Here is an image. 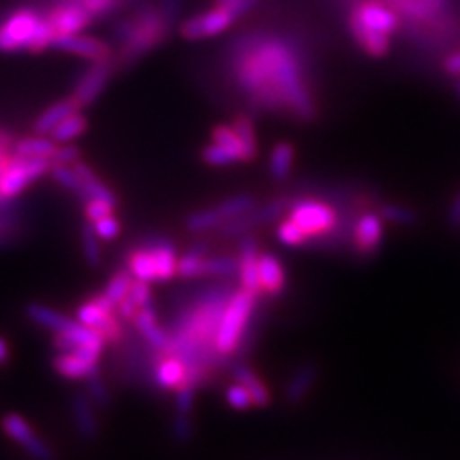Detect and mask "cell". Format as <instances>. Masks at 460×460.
<instances>
[{"label":"cell","mask_w":460,"mask_h":460,"mask_svg":"<svg viewBox=\"0 0 460 460\" xmlns=\"http://www.w3.org/2000/svg\"><path fill=\"white\" fill-rule=\"evenodd\" d=\"M230 74L255 106L314 119L316 106L304 67L286 40L269 35L240 39L230 54Z\"/></svg>","instance_id":"obj_1"},{"label":"cell","mask_w":460,"mask_h":460,"mask_svg":"<svg viewBox=\"0 0 460 460\" xmlns=\"http://www.w3.org/2000/svg\"><path fill=\"white\" fill-rule=\"evenodd\" d=\"M234 288L219 284L201 292L186 305L171 330V349L167 353L181 357L189 367V384L198 387L204 384L221 363L215 349L223 311Z\"/></svg>","instance_id":"obj_2"},{"label":"cell","mask_w":460,"mask_h":460,"mask_svg":"<svg viewBox=\"0 0 460 460\" xmlns=\"http://www.w3.org/2000/svg\"><path fill=\"white\" fill-rule=\"evenodd\" d=\"M171 27L172 25L167 22L160 6H138L131 16H125L113 25V39L119 47L115 64L128 66L160 47L167 39Z\"/></svg>","instance_id":"obj_3"},{"label":"cell","mask_w":460,"mask_h":460,"mask_svg":"<svg viewBox=\"0 0 460 460\" xmlns=\"http://www.w3.org/2000/svg\"><path fill=\"white\" fill-rule=\"evenodd\" d=\"M257 299L259 296L243 290V288H236L230 296L221 316L217 336H215V349H217L221 361L242 351L246 340H252L250 332L257 323Z\"/></svg>","instance_id":"obj_4"},{"label":"cell","mask_w":460,"mask_h":460,"mask_svg":"<svg viewBox=\"0 0 460 460\" xmlns=\"http://www.w3.org/2000/svg\"><path fill=\"white\" fill-rule=\"evenodd\" d=\"M54 39L56 33L50 22L45 13L35 8H18L0 22V50L3 52H39L52 47Z\"/></svg>","instance_id":"obj_5"},{"label":"cell","mask_w":460,"mask_h":460,"mask_svg":"<svg viewBox=\"0 0 460 460\" xmlns=\"http://www.w3.org/2000/svg\"><path fill=\"white\" fill-rule=\"evenodd\" d=\"M397 25L399 18L394 10L372 3L361 4L351 16V33L357 45L374 58L390 50V37L395 33Z\"/></svg>","instance_id":"obj_6"},{"label":"cell","mask_w":460,"mask_h":460,"mask_svg":"<svg viewBox=\"0 0 460 460\" xmlns=\"http://www.w3.org/2000/svg\"><path fill=\"white\" fill-rule=\"evenodd\" d=\"M177 250L172 242L165 238H152L127 255V270L133 279L150 284L167 282L177 277Z\"/></svg>","instance_id":"obj_7"},{"label":"cell","mask_w":460,"mask_h":460,"mask_svg":"<svg viewBox=\"0 0 460 460\" xmlns=\"http://www.w3.org/2000/svg\"><path fill=\"white\" fill-rule=\"evenodd\" d=\"M50 160H33L8 152L0 165V201H13L29 184L50 172Z\"/></svg>","instance_id":"obj_8"},{"label":"cell","mask_w":460,"mask_h":460,"mask_svg":"<svg viewBox=\"0 0 460 460\" xmlns=\"http://www.w3.org/2000/svg\"><path fill=\"white\" fill-rule=\"evenodd\" d=\"M290 217L304 233L309 236V242L332 233L340 221V213L334 204L328 199L314 196H296L292 208L288 209Z\"/></svg>","instance_id":"obj_9"},{"label":"cell","mask_w":460,"mask_h":460,"mask_svg":"<svg viewBox=\"0 0 460 460\" xmlns=\"http://www.w3.org/2000/svg\"><path fill=\"white\" fill-rule=\"evenodd\" d=\"M294 201H296V196H292V194L272 198L267 201V204L255 206L253 209L226 221L223 226L217 228V234L221 238H240L243 234L252 233V230H255L257 226H263V225L277 221L280 215L288 213V209L292 208Z\"/></svg>","instance_id":"obj_10"},{"label":"cell","mask_w":460,"mask_h":460,"mask_svg":"<svg viewBox=\"0 0 460 460\" xmlns=\"http://www.w3.org/2000/svg\"><path fill=\"white\" fill-rule=\"evenodd\" d=\"M75 319L84 326L98 330L108 343H118L123 338V324L119 323L118 307L104 294L94 296L79 305Z\"/></svg>","instance_id":"obj_11"},{"label":"cell","mask_w":460,"mask_h":460,"mask_svg":"<svg viewBox=\"0 0 460 460\" xmlns=\"http://www.w3.org/2000/svg\"><path fill=\"white\" fill-rule=\"evenodd\" d=\"M0 428H3L4 434L13 443H18V447L33 460H54V451L50 449V445L37 434L33 426L29 424L22 414H4L3 419H0Z\"/></svg>","instance_id":"obj_12"},{"label":"cell","mask_w":460,"mask_h":460,"mask_svg":"<svg viewBox=\"0 0 460 460\" xmlns=\"http://www.w3.org/2000/svg\"><path fill=\"white\" fill-rule=\"evenodd\" d=\"M384 219L376 209H365L355 223L353 230V252L363 257L370 259L382 250L384 243Z\"/></svg>","instance_id":"obj_13"},{"label":"cell","mask_w":460,"mask_h":460,"mask_svg":"<svg viewBox=\"0 0 460 460\" xmlns=\"http://www.w3.org/2000/svg\"><path fill=\"white\" fill-rule=\"evenodd\" d=\"M234 20L236 18L233 16V12L223 6H215L211 10L196 13V16L182 22L181 35L189 40L217 37L225 33L226 29L234 23Z\"/></svg>","instance_id":"obj_14"},{"label":"cell","mask_w":460,"mask_h":460,"mask_svg":"<svg viewBox=\"0 0 460 460\" xmlns=\"http://www.w3.org/2000/svg\"><path fill=\"white\" fill-rule=\"evenodd\" d=\"M113 66H115V62L111 60V58H108V60L93 62L83 71L81 77L77 79V83L74 86V93H71V96L77 100L81 108L91 106L93 102H96L98 96L104 93V89L110 83Z\"/></svg>","instance_id":"obj_15"},{"label":"cell","mask_w":460,"mask_h":460,"mask_svg":"<svg viewBox=\"0 0 460 460\" xmlns=\"http://www.w3.org/2000/svg\"><path fill=\"white\" fill-rule=\"evenodd\" d=\"M259 255H261V246H259L257 234L248 233L240 236V246H238L240 288L261 297V284H259Z\"/></svg>","instance_id":"obj_16"},{"label":"cell","mask_w":460,"mask_h":460,"mask_svg":"<svg viewBox=\"0 0 460 460\" xmlns=\"http://www.w3.org/2000/svg\"><path fill=\"white\" fill-rule=\"evenodd\" d=\"M47 20L50 22L56 37L58 35H67V33H79L89 25L94 18L79 0H62L56 6L50 8V12L45 13Z\"/></svg>","instance_id":"obj_17"},{"label":"cell","mask_w":460,"mask_h":460,"mask_svg":"<svg viewBox=\"0 0 460 460\" xmlns=\"http://www.w3.org/2000/svg\"><path fill=\"white\" fill-rule=\"evenodd\" d=\"M52 49L64 50L69 54H77L91 62L108 60V58H111V50L104 40H100L96 37H89V35H81V33L58 35L52 42Z\"/></svg>","instance_id":"obj_18"},{"label":"cell","mask_w":460,"mask_h":460,"mask_svg":"<svg viewBox=\"0 0 460 460\" xmlns=\"http://www.w3.org/2000/svg\"><path fill=\"white\" fill-rule=\"evenodd\" d=\"M319 376H321V367L314 361H305L297 365L284 385V401L290 407L301 405V402H304L311 394Z\"/></svg>","instance_id":"obj_19"},{"label":"cell","mask_w":460,"mask_h":460,"mask_svg":"<svg viewBox=\"0 0 460 460\" xmlns=\"http://www.w3.org/2000/svg\"><path fill=\"white\" fill-rule=\"evenodd\" d=\"M154 382L164 392H177L189 384V367L181 357L164 353L154 368Z\"/></svg>","instance_id":"obj_20"},{"label":"cell","mask_w":460,"mask_h":460,"mask_svg":"<svg viewBox=\"0 0 460 460\" xmlns=\"http://www.w3.org/2000/svg\"><path fill=\"white\" fill-rule=\"evenodd\" d=\"M133 324L137 328V332L146 340L152 349H155L160 355L171 349V334L157 323V316L152 305L142 307L133 319Z\"/></svg>","instance_id":"obj_21"},{"label":"cell","mask_w":460,"mask_h":460,"mask_svg":"<svg viewBox=\"0 0 460 460\" xmlns=\"http://www.w3.org/2000/svg\"><path fill=\"white\" fill-rule=\"evenodd\" d=\"M94 407L96 405L93 402V399L86 395V392L75 394L74 401H71V419H74L77 434L84 441H93L100 434V424H98Z\"/></svg>","instance_id":"obj_22"},{"label":"cell","mask_w":460,"mask_h":460,"mask_svg":"<svg viewBox=\"0 0 460 460\" xmlns=\"http://www.w3.org/2000/svg\"><path fill=\"white\" fill-rule=\"evenodd\" d=\"M259 284H261V296L267 297H277L284 292L286 270L275 253L261 252L259 255Z\"/></svg>","instance_id":"obj_23"},{"label":"cell","mask_w":460,"mask_h":460,"mask_svg":"<svg viewBox=\"0 0 460 460\" xmlns=\"http://www.w3.org/2000/svg\"><path fill=\"white\" fill-rule=\"evenodd\" d=\"M25 314L29 321L50 330V332H54V334H66V332H69V330H74L79 323L77 319H71V316L56 311V309H50L42 304H29L25 307Z\"/></svg>","instance_id":"obj_24"},{"label":"cell","mask_w":460,"mask_h":460,"mask_svg":"<svg viewBox=\"0 0 460 460\" xmlns=\"http://www.w3.org/2000/svg\"><path fill=\"white\" fill-rule=\"evenodd\" d=\"M52 367L56 374L67 378V380H86L93 374L98 372V363L84 358L75 353H58L52 358Z\"/></svg>","instance_id":"obj_25"},{"label":"cell","mask_w":460,"mask_h":460,"mask_svg":"<svg viewBox=\"0 0 460 460\" xmlns=\"http://www.w3.org/2000/svg\"><path fill=\"white\" fill-rule=\"evenodd\" d=\"M83 108L79 106L77 100L74 96L69 98H64V100H58V102H54L52 106H49L45 111H42L39 118L35 119L33 123V131L37 135H50L52 128L62 123L67 115L75 113V111H81Z\"/></svg>","instance_id":"obj_26"},{"label":"cell","mask_w":460,"mask_h":460,"mask_svg":"<svg viewBox=\"0 0 460 460\" xmlns=\"http://www.w3.org/2000/svg\"><path fill=\"white\" fill-rule=\"evenodd\" d=\"M233 378H234V382H240L242 385L248 387L252 394V399H253V407H267L269 405L272 399L270 390L252 367H248L246 363H236L233 367Z\"/></svg>","instance_id":"obj_27"},{"label":"cell","mask_w":460,"mask_h":460,"mask_svg":"<svg viewBox=\"0 0 460 460\" xmlns=\"http://www.w3.org/2000/svg\"><path fill=\"white\" fill-rule=\"evenodd\" d=\"M296 162V148L290 142H279L269 155V175L275 182L290 179Z\"/></svg>","instance_id":"obj_28"},{"label":"cell","mask_w":460,"mask_h":460,"mask_svg":"<svg viewBox=\"0 0 460 460\" xmlns=\"http://www.w3.org/2000/svg\"><path fill=\"white\" fill-rule=\"evenodd\" d=\"M58 148V144L49 135L25 137L13 142L12 152L20 157H33V160H50Z\"/></svg>","instance_id":"obj_29"},{"label":"cell","mask_w":460,"mask_h":460,"mask_svg":"<svg viewBox=\"0 0 460 460\" xmlns=\"http://www.w3.org/2000/svg\"><path fill=\"white\" fill-rule=\"evenodd\" d=\"M74 167H75L77 175H79L81 181H83V189H84V198H83V201L91 199V198H100V199L110 201V204H113V206H118V196H115V194L110 190V186H108L102 179H100L89 165L83 164V162L79 160L77 164H74Z\"/></svg>","instance_id":"obj_30"},{"label":"cell","mask_w":460,"mask_h":460,"mask_svg":"<svg viewBox=\"0 0 460 460\" xmlns=\"http://www.w3.org/2000/svg\"><path fill=\"white\" fill-rule=\"evenodd\" d=\"M201 160H204L208 165H213V167H223V165L248 162L246 154H243L240 148L228 146V144H219V142L208 144V146L201 150Z\"/></svg>","instance_id":"obj_31"},{"label":"cell","mask_w":460,"mask_h":460,"mask_svg":"<svg viewBox=\"0 0 460 460\" xmlns=\"http://www.w3.org/2000/svg\"><path fill=\"white\" fill-rule=\"evenodd\" d=\"M238 255H206L201 265V279L238 277Z\"/></svg>","instance_id":"obj_32"},{"label":"cell","mask_w":460,"mask_h":460,"mask_svg":"<svg viewBox=\"0 0 460 460\" xmlns=\"http://www.w3.org/2000/svg\"><path fill=\"white\" fill-rule=\"evenodd\" d=\"M376 211L385 223H392L395 226H416L420 223L419 211L405 204H395V201H380Z\"/></svg>","instance_id":"obj_33"},{"label":"cell","mask_w":460,"mask_h":460,"mask_svg":"<svg viewBox=\"0 0 460 460\" xmlns=\"http://www.w3.org/2000/svg\"><path fill=\"white\" fill-rule=\"evenodd\" d=\"M86 128H89V119H86L81 111H75V113L67 115L62 123H58L49 137L56 144H66V142H74L75 138H79L86 131Z\"/></svg>","instance_id":"obj_34"},{"label":"cell","mask_w":460,"mask_h":460,"mask_svg":"<svg viewBox=\"0 0 460 460\" xmlns=\"http://www.w3.org/2000/svg\"><path fill=\"white\" fill-rule=\"evenodd\" d=\"M208 255L206 243H196L182 257H179L177 263V277L181 279H201V265Z\"/></svg>","instance_id":"obj_35"},{"label":"cell","mask_w":460,"mask_h":460,"mask_svg":"<svg viewBox=\"0 0 460 460\" xmlns=\"http://www.w3.org/2000/svg\"><path fill=\"white\" fill-rule=\"evenodd\" d=\"M133 282H135V279H133V275H131V272H128L127 269L118 270V272H115V275L110 279V282L106 284L102 294L111 301V304H113L115 307H118V305L121 304V301L128 296V292H131Z\"/></svg>","instance_id":"obj_36"},{"label":"cell","mask_w":460,"mask_h":460,"mask_svg":"<svg viewBox=\"0 0 460 460\" xmlns=\"http://www.w3.org/2000/svg\"><path fill=\"white\" fill-rule=\"evenodd\" d=\"M50 177L64 186L66 190H69L71 194L79 196L81 199L84 198V189H83V181L77 175V171L74 165H62V164H52L50 167Z\"/></svg>","instance_id":"obj_37"},{"label":"cell","mask_w":460,"mask_h":460,"mask_svg":"<svg viewBox=\"0 0 460 460\" xmlns=\"http://www.w3.org/2000/svg\"><path fill=\"white\" fill-rule=\"evenodd\" d=\"M98 234L93 226V223L86 221L81 228V243H83V255L86 263L91 267H98L102 263V248H100Z\"/></svg>","instance_id":"obj_38"},{"label":"cell","mask_w":460,"mask_h":460,"mask_svg":"<svg viewBox=\"0 0 460 460\" xmlns=\"http://www.w3.org/2000/svg\"><path fill=\"white\" fill-rule=\"evenodd\" d=\"M277 238L282 246L288 248H307L309 243V236L290 217H286L277 226Z\"/></svg>","instance_id":"obj_39"},{"label":"cell","mask_w":460,"mask_h":460,"mask_svg":"<svg viewBox=\"0 0 460 460\" xmlns=\"http://www.w3.org/2000/svg\"><path fill=\"white\" fill-rule=\"evenodd\" d=\"M233 127L236 128V133L243 140V144H246L252 160H255L257 154H259V144H257V133H255L253 121L248 118L246 113H238L236 118L233 119Z\"/></svg>","instance_id":"obj_40"},{"label":"cell","mask_w":460,"mask_h":460,"mask_svg":"<svg viewBox=\"0 0 460 460\" xmlns=\"http://www.w3.org/2000/svg\"><path fill=\"white\" fill-rule=\"evenodd\" d=\"M84 392H86V395L93 399L96 407H100V409L110 407V401H111L110 390H108V385L104 384L102 376H100V372H96V374H93V376L86 378V390Z\"/></svg>","instance_id":"obj_41"},{"label":"cell","mask_w":460,"mask_h":460,"mask_svg":"<svg viewBox=\"0 0 460 460\" xmlns=\"http://www.w3.org/2000/svg\"><path fill=\"white\" fill-rule=\"evenodd\" d=\"M18 215L12 201H0V243L10 240L18 230Z\"/></svg>","instance_id":"obj_42"},{"label":"cell","mask_w":460,"mask_h":460,"mask_svg":"<svg viewBox=\"0 0 460 460\" xmlns=\"http://www.w3.org/2000/svg\"><path fill=\"white\" fill-rule=\"evenodd\" d=\"M225 399L228 405L236 411H246V409L253 407V399H252L250 390L246 385H242L240 382H234L233 385L226 387Z\"/></svg>","instance_id":"obj_43"},{"label":"cell","mask_w":460,"mask_h":460,"mask_svg":"<svg viewBox=\"0 0 460 460\" xmlns=\"http://www.w3.org/2000/svg\"><path fill=\"white\" fill-rule=\"evenodd\" d=\"M115 208H118V206H113V204H110V201L100 199V198H91V199L83 201L84 219L89 223H94L98 219L106 217V215H111L115 211Z\"/></svg>","instance_id":"obj_44"},{"label":"cell","mask_w":460,"mask_h":460,"mask_svg":"<svg viewBox=\"0 0 460 460\" xmlns=\"http://www.w3.org/2000/svg\"><path fill=\"white\" fill-rule=\"evenodd\" d=\"M79 3L93 18H104L113 12H118L125 4V0H79Z\"/></svg>","instance_id":"obj_45"},{"label":"cell","mask_w":460,"mask_h":460,"mask_svg":"<svg viewBox=\"0 0 460 460\" xmlns=\"http://www.w3.org/2000/svg\"><path fill=\"white\" fill-rule=\"evenodd\" d=\"M401 8L414 16H428L443 6V0H397Z\"/></svg>","instance_id":"obj_46"},{"label":"cell","mask_w":460,"mask_h":460,"mask_svg":"<svg viewBox=\"0 0 460 460\" xmlns=\"http://www.w3.org/2000/svg\"><path fill=\"white\" fill-rule=\"evenodd\" d=\"M93 226H94L100 240H113V238H118L119 233H121V223L113 213L106 215V217H102V219L94 221Z\"/></svg>","instance_id":"obj_47"},{"label":"cell","mask_w":460,"mask_h":460,"mask_svg":"<svg viewBox=\"0 0 460 460\" xmlns=\"http://www.w3.org/2000/svg\"><path fill=\"white\" fill-rule=\"evenodd\" d=\"M127 299L140 311L142 307L152 305V292H150V282L135 280L131 286V292H128Z\"/></svg>","instance_id":"obj_48"},{"label":"cell","mask_w":460,"mask_h":460,"mask_svg":"<svg viewBox=\"0 0 460 460\" xmlns=\"http://www.w3.org/2000/svg\"><path fill=\"white\" fill-rule=\"evenodd\" d=\"M172 436L181 443H189L194 438V426L190 420V414L177 412L172 419Z\"/></svg>","instance_id":"obj_49"},{"label":"cell","mask_w":460,"mask_h":460,"mask_svg":"<svg viewBox=\"0 0 460 460\" xmlns=\"http://www.w3.org/2000/svg\"><path fill=\"white\" fill-rule=\"evenodd\" d=\"M196 390L198 387L186 384L181 390H177V399H175V409L181 414H192L194 405H196Z\"/></svg>","instance_id":"obj_50"},{"label":"cell","mask_w":460,"mask_h":460,"mask_svg":"<svg viewBox=\"0 0 460 460\" xmlns=\"http://www.w3.org/2000/svg\"><path fill=\"white\" fill-rule=\"evenodd\" d=\"M81 150L75 146V144L66 142V144H58V148L52 155V164H62V165H74L79 162Z\"/></svg>","instance_id":"obj_51"},{"label":"cell","mask_w":460,"mask_h":460,"mask_svg":"<svg viewBox=\"0 0 460 460\" xmlns=\"http://www.w3.org/2000/svg\"><path fill=\"white\" fill-rule=\"evenodd\" d=\"M257 3L259 0H217V6L230 10L233 16L238 20L242 16H246L248 12H252L257 6Z\"/></svg>","instance_id":"obj_52"},{"label":"cell","mask_w":460,"mask_h":460,"mask_svg":"<svg viewBox=\"0 0 460 460\" xmlns=\"http://www.w3.org/2000/svg\"><path fill=\"white\" fill-rule=\"evenodd\" d=\"M160 8L164 12V16L167 18V22L172 25L181 13V0H162Z\"/></svg>","instance_id":"obj_53"},{"label":"cell","mask_w":460,"mask_h":460,"mask_svg":"<svg viewBox=\"0 0 460 460\" xmlns=\"http://www.w3.org/2000/svg\"><path fill=\"white\" fill-rule=\"evenodd\" d=\"M447 225L451 228H458L460 226V192L453 198L451 206L447 209Z\"/></svg>","instance_id":"obj_54"},{"label":"cell","mask_w":460,"mask_h":460,"mask_svg":"<svg viewBox=\"0 0 460 460\" xmlns=\"http://www.w3.org/2000/svg\"><path fill=\"white\" fill-rule=\"evenodd\" d=\"M445 71H447L449 75H460V52L449 56L447 60H445Z\"/></svg>","instance_id":"obj_55"},{"label":"cell","mask_w":460,"mask_h":460,"mask_svg":"<svg viewBox=\"0 0 460 460\" xmlns=\"http://www.w3.org/2000/svg\"><path fill=\"white\" fill-rule=\"evenodd\" d=\"M8 358H10V348H8L6 340H4V338H0V365L6 363Z\"/></svg>","instance_id":"obj_56"},{"label":"cell","mask_w":460,"mask_h":460,"mask_svg":"<svg viewBox=\"0 0 460 460\" xmlns=\"http://www.w3.org/2000/svg\"><path fill=\"white\" fill-rule=\"evenodd\" d=\"M8 152H12V150H3V148H0V165H3V160H4V155H6Z\"/></svg>","instance_id":"obj_57"},{"label":"cell","mask_w":460,"mask_h":460,"mask_svg":"<svg viewBox=\"0 0 460 460\" xmlns=\"http://www.w3.org/2000/svg\"><path fill=\"white\" fill-rule=\"evenodd\" d=\"M458 94H460V84H458Z\"/></svg>","instance_id":"obj_58"}]
</instances>
